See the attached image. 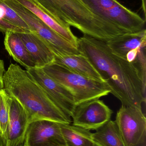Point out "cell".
<instances>
[{"mask_svg": "<svg viewBox=\"0 0 146 146\" xmlns=\"http://www.w3.org/2000/svg\"><path fill=\"white\" fill-rule=\"evenodd\" d=\"M61 24L84 35L108 42L123 34L115 24L93 13L82 0H33Z\"/></svg>", "mask_w": 146, "mask_h": 146, "instance_id": "3", "label": "cell"}, {"mask_svg": "<svg viewBox=\"0 0 146 146\" xmlns=\"http://www.w3.org/2000/svg\"><path fill=\"white\" fill-rule=\"evenodd\" d=\"M7 32H13L18 33H26L10 23L4 21L0 20V32L5 33Z\"/></svg>", "mask_w": 146, "mask_h": 146, "instance_id": "21", "label": "cell"}, {"mask_svg": "<svg viewBox=\"0 0 146 146\" xmlns=\"http://www.w3.org/2000/svg\"><path fill=\"white\" fill-rule=\"evenodd\" d=\"M142 3V8L145 15V20L146 21V0H141Z\"/></svg>", "mask_w": 146, "mask_h": 146, "instance_id": "23", "label": "cell"}, {"mask_svg": "<svg viewBox=\"0 0 146 146\" xmlns=\"http://www.w3.org/2000/svg\"><path fill=\"white\" fill-rule=\"evenodd\" d=\"M0 20L10 23L25 32H31L25 21L1 0H0Z\"/></svg>", "mask_w": 146, "mask_h": 146, "instance_id": "20", "label": "cell"}, {"mask_svg": "<svg viewBox=\"0 0 146 146\" xmlns=\"http://www.w3.org/2000/svg\"><path fill=\"white\" fill-rule=\"evenodd\" d=\"M8 95L4 88L0 90V137L4 146L7 145V132L9 117Z\"/></svg>", "mask_w": 146, "mask_h": 146, "instance_id": "19", "label": "cell"}, {"mask_svg": "<svg viewBox=\"0 0 146 146\" xmlns=\"http://www.w3.org/2000/svg\"><path fill=\"white\" fill-rule=\"evenodd\" d=\"M15 1L30 10L51 29L77 48L78 38L72 32L70 27L61 24L33 0Z\"/></svg>", "mask_w": 146, "mask_h": 146, "instance_id": "13", "label": "cell"}, {"mask_svg": "<svg viewBox=\"0 0 146 146\" xmlns=\"http://www.w3.org/2000/svg\"><path fill=\"white\" fill-rule=\"evenodd\" d=\"M95 131L93 139L102 146H127L115 121L109 120Z\"/></svg>", "mask_w": 146, "mask_h": 146, "instance_id": "18", "label": "cell"}, {"mask_svg": "<svg viewBox=\"0 0 146 146\" xmlns=\"http://www.w3.org/2000/svg\"><path fill=\"white\" fill-rule=\"evenodd\" d=\"M55 63L88 78L105 82L102 76L87 58L82 54H63L54 53Z\"/></svg>", "mask_w": 146, "mask_h": 146, "instance_id": "14", "label": "cell"}, {"mask_svg": "<svg viewBox=\"0 0 146 146\" xmlns=\"http://www.w3.org/2000/svg\"><path fill=\"white\" fill-rule=\"evenodd\" d=\"M95 14L128 33L145 29L146 21L117 0H82Z\"/></svg>", "mask_w": 146, "mask_h": 146, "instance_id": "5", "label": "cell"}, {"mask_svg": "<svg viewBox=\"0 0 146 146\" xmlns=\"http://www.w3.org/2000/svg\"><path fill=\"white\" fill-rule=\"evenodd\" d=\"M62 135L69 146H92L95 141L90 130L73 124L60 123Z\"/></svg>", "mask_w": 146, "mask_h": 146, "instance_id": "17", "label": "cell"}, {"mask_svg": "<svg viewBox=\"0 0 146 146\" xmlns=\"http://www.w3.org/2000/svg\"><path fill=\"white\" fill-rule=\"evenodd\" d=\"M54 146H69L67 144H60V145H56Z\"/></svg>", "mask_w": 146, "mask_h": 146, "instance_id": "24", "label": "cell"}, {"mask_svg": "<svg viewBox=\"0 0 146 146\" xmlns=\"http://www.w3.org/2000/svg\"><path fill=\"white\" fill-rule=\"evenodd\" d=\"M8 101L9 117L6 146H19L25 141L30 123L28 116L23 106L14 98L8 95Z\"/></svg>", "mask_w": 146, "mask_h": 146, "instance_id": "11", "label": "cell"}, {"mask_svg": "<svg viewBox=\"0 0 146 146\" xmlns=\"http://www.w3.org/2000/svg\"><path fill=\"white\" fill-rule=\"evenodd\" d=\"M4 44L9 55L26 70L35 68L34 63L18 33L7 32Z\"/></svg>", "mask_w": 146, "mask_h": 146, "instance_id": "16", "label": "cell"}, {"mask_svg": "<svg viewBox=\"0 0 146 146\" xmlns=\"http://www.w3.org/2000/svg\"><path fill=\"white\" fill-rule=\"evenodd\" d=\"M0 146H4L3 145H0Z\"/></svg>", "mask_w": 146, "mask_h": 146, "instance_id": "28", "label": "cell"}, {"mask_svg": "<svg viewBox=\"0 0 146 146\" xmlns=\"http://www.w3.org/2000/svg\"><path fill=\"white\" fill-rule=\"evenodd\" d=\"M13 9L29 27L31 31L39 36L53 53L81 54L78 49L57 34L30 10L15 0H1Z\"/></svg>", "mask_w": 146, "mask_h": 146, "instance_id": "6", "label": "cell"}, {"mask_svg": "<svg viewBox=\"0 0 146 146\" xmlns=\"http://www.w3.org/2000/svg\"><path fill=\"white\" fill-rule=\"evenodd\" d=\"M3 86L8 95L23 106L29 123L39 120L68 124L72 122V118L54 104L27 71L17 64L9 65L4 74Z\"/></svg>", "mask_w": 146, "mask_h": 146, "instance_id": "2", "label": "cell"}, {"mask_svg": "<svg viewBox=\"0 0 146 146\" xmlns=\"http://www.w3.org/2000/svg\"><path fill=\"white\" fill-rule=\"evenodd\" d=\"M24 143L26 146H54L67 144L62 135L60 123L39 120L29 123Z\"/></svg>", "mask_w": 146, "mask_h": 146, "instance_id": "10", "label": "cell"}, {"mask_svg": "<svg viewBox=\"0 0 146 146\" xmlns=\"http://www.w3.org/2000/svg\"><path fill=\"white\" fill-rule=\"evenodd\" d=\"M26 70L40 85L54 104L71 118L76 106L71 93L46 74L43 69L33 68Z\"/></svg>", "mask_w": 146, "mask_h": 146, "instance_id": "9", "label": "cell"}, {"mask_svg": "<svg viewBox=\"0 0 146 146\" xmlns=\"http://www.w3.org/2000/svg\"><path fill=\"white\" fill-rule=\"evenodd\" d=\"M0 145H3V143L2 141L1 137H0Z\"/></svg>", "mask_w": 146, "mask_h": 146, "instance_id": "26", "label": "cell"}, {"mask_svg": "<svg viewBox=\"0 0 146 146\" xmlns=\"http://www.w3.org/2000/svg\"><path fill=\"white\" fill-rule=\"evenodd\" d=\"M115 121L127 146H146V118L142 108L122 105Z\"/></svg>", "mask_w": 146, "mask_h": 146, "instance_id": "7", "label": "cell"}, {"mask_svg": "<svg viewBox=\"0 0 146 146\" xmlns=\"http://www.w3.org/2000/svg\"><path fill=\"white\" fill-rule=\"evenodd\" d=\"M19 146H26V145L25 144V143H23V144H21V145H20Z\"/></svg>", "mask_w": 146, "mask_h": 146, "instance_id": "27", "label": "cell"}, {"mask_svg": "<svg viewBox=\"0 0 146 146\" xmlns=\"http://www.w3.org/2000/svg\"><path fill=\"white\" fill-rule=\"evenodd\" d=\"M5 67H4V62L0 59V90L3 89V77L5 73Z\"/></svg>", "mask_w": 146, "mask_h": 146, "instance_id": "22", "label": "cell"}, {"mask_svg": "<svg viewBox=\"0 0 146 146\" xmlns=\"http://www.w3.org/2000/svg\"><path fill=\"white\" fill-rule=\"evenodd\" d=\"M112 114L103 101L95 99L76 105L71 118L74 125L95 130L110 120Z\"/></svg>", "mask_w": 146, "mask_h": 146, "instance_id": "8", "label": "cell"}, {"mask_svg": "<svg viewBox=\"0 0 146 146\" xmlns=\"http://www.w3.org/2000/svg\"><path fill=\"white\" fill-rule=\"evenodd\" d=\"M92 146H102L101 145H100V144H99L97 142H96L95 141V143H94V145H93Z\"/></svg>", "mask_w": 146, "mask_h": 146, "instance_id": "25", "label": "cell"}, {"mask_svg": "<svg viewBox=\"0 0 146 146\" xmlns=\"http://www.w3.org/2000/svg\"><path fill=\"white\" fill-rule=\"evenodd\" d=\"M106 43L113 54L125 59L130 51L146 47V29L138 32L120 35Z\"/></svg>", "mask_w": 146, "mask_h": 146, "instance_id": "15", "label": "cell"}, {"mask_svg": "<svg viewBox=\"0 0 146 146\" xmlns=\"http://www.w3.org/2000/svg\"><path fill=\"white\" fill-rule=\"evenodd\" d=\"M18 33L34 63L35 68L42 69L54 62V54L39 36L33 32Z\"/></svg>", "mask_w": 146, "mask_h": 146, "instance_id": "12", "label": "cell"}, {"mask_svg": "<svg viewBox=\"0 0 146 146\" xmlns=\"http://www.w3.org/2000/svg\"><path fill=\"white\" fill-rule=\"evenodd\" d=\"M78 50L94 66L122 105L141 108L146 101V82L135 64L113 54L105 42L84 35Z\"/></svg>", "mask_w": 146, "mask_h": 146, "instance_id": "1", "label": "cell"}, {"mask_svg": "<svg viewBox=\"0 0 146 146\" xmlns=\"http://www.w3.org/2000/svg\"><path fill=\"white\" fill-rule=\"evenodd\" d=\"M45 73L71 93L76 105L111 93L107 83L88 78L53 63L42 68Z\"/></svg>", "mask_w": 146, "mask_h": 146, "instance_id": "4", "label": "cell"}]
</instances>
